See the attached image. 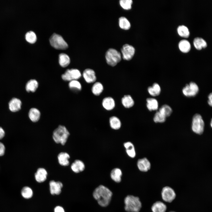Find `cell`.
I'll return each instance as SVG.
<instances>
[{
	"label": "cell",
	"instance_id": "cell-15",
	"mask_svg": "<svg viewBox=\"0 0 212 212\" xmlns=\"http://www.w3.org/2000/svg\"><path fill=\"white\" fill-rule=\"evenodd\" d=\"M21 102L19 99L14 98L12 99L9 103V110L12 112L19 111L21 109Z\"/></svg>",
	"mask_w": 212,
	"mask_h": 212
},
{
	"label": "cell",
	"instance_id": "cell-24",
	"mask_svg": "<svg viewBox=\"0 0 212 212\" xmlns=\"http://www.w3.org/2000/svg\"><path fill=\"white\" fill-rule=\"evenodd\" d=\"M124 146L126 149V151L127 155L131 158H134L136 155V153L133 144L130 142H127L124 144Z\"/></svg>",
	"mask_w": 212,
	"mask_h": 212
},
{
	"label": "cell",
	"instance_id": "cell-6",
	"mask_svg": "<svg viewBox=\"0 0 212 212\" xmlns=\"http://www.w3.org/2000/svg\"><path fill=\"white\" fill-rule=\"evenodd\" d=\"M49 41L51 45L58 49H65L68 45L60 35L54 33L50 37Z\"/></svg>",
	"mask_w": 212,
	"mask_h": 212
},
{
	"label": "cell",
	"instance_id": "cell-32",
	"mask_svg": "<svg viewBox=\"0 0 212 212\" xmlns=\"http://www.w3.org/2000/svg\"><path fill=\"white\" fill-rule=\"evenodd\" d=\"M103 86L101 83L99 82L95 83L92 88V91L94 95L96 96L99 95L103 92Z\"/></svg>",
	"mask_w": 212,
	"mask_h": 212
},
{
	"label": "cell",
	"instance_id": "cell-27",
	"mask_svg": "<svg viewBox=\"0 0 212 212\" xmlns=\"http://www.w3.org/2000/svg\"><path fill=\"white\" fill-rule=\"evenodd\" d=\"M178 47L180 51L184 53L188 52L191 49L190 42L186 39H183L180 41L178 44Z\"/></svg>",
	"mask_w": 212,
	"mask_h": 212
},
{
	"label": "cell",
	"instance_id": "cell-3",
	"mask_svg": "<svg viewBox=\"0 0 212 212\" xmlns=\"http://www.w3.org/2000/svg\"><path fill=\"white\" fill-rule=\"evenodd\" d=\"M69 135V132L65 127L59 125L53 132L52 137L56 143H60L64 145L66 142Z\"/></svg>",
	"mask_w": 212,
	"mask_h": 212
},
{
	"label": "cell",
	"instance_id": "cell-17",
	"mask_svg": "<svg viewBox=\"0 0 212 212\" xmlns=\"http://www.w3.org/2000/svg\"><path fill=\"white\" fill-rule=\"evenodd\" d=\"M85 165L81 160H77L72 163L71 168L74 173H78L83 171L85 169Z\"/></svg>",
	"mask_w": 212,
	"mask_h": 212
},
{
	"label": "cell",
	"instance_id": "cell-20",
	"mask_svg": "<svg viewBox=\"0 0 212 212\" xmlns=\"http://www.w3.org/2000/svg\"><path fill=\"white\" fill-rule=\"evenodd\" d=\"M28 115L30 119L33 122H37L40 117V111L38 109L34 108H32L30 110Z\"/></svg>",
	"mask_w": 212,
	"mask_h": 212
},
{
	"label": "cell",
	"instance_id": "cell-42",
	"mask_svg": "<svg viewBox=\"0 0 212 212\" xmlns=\"http://www.w3.org/2000/svg\"><path fill=\"white\" fill-rule=\"evenodd\" d=\"M5 132L3 128L0 126V140H2L5 136Z\"/></svg>",
	"mask_w": 212,
	"mask_h": 212
},
{
	"label": "cell",
	"instance_id": "cell-39",
	"mask_svg": "<svg viewBox=\"0 0 212 212\" xmlns=\"http://www.w3.org/2000/svg\"><path fill=\"white\" fill-rule=\"evenodd\" d=\"M166 117L159 111L156 112L153 117L154 121L155 123H163L166 120Z\"/></svg>",
	"mask_w": 212,
	"mask_h": 212
},
{
	"label": "cell",
	"instance_id": "cell-8",
	"mask_svg": "<svg viewBox=\"0 0 212 212\" xmlns=\"http://www.w3.org/2000/svg\"><path fill=\"white\" fill-rule=\"evenodd\" d=\"M81 76V73L79 70L72 69H67L64 74L62 75V78L65 81L70 82L73 80H77Z\"/></svg>",
	"mask_w": 212,
	"mask_h": 212
},
{
	"label": "cell",
	"instance_id": "cell-36",
	"mask_svg": "<svg viewBox=\"0 0 212 212\" xmlns=\"http://www.w3.org/2000/svg\"><path fill=\"white\" fill-rule=\"evenodd\" d=\"M21 194L24 198L29 199L32 196L33 192L31 188L28 186H25L22 189Z\"/></svg>",
	"mask_w": 212,
	"mask_h": 212
},
{
	"label": "cell",
	"instance_id": "cell-43",
	"mask_svg": "<svg viewBox=\"0 0 212 212\" xmlns=\"http://www.w3.org/2000/svg\"><path fill=\"white\" fill-rule=\"evenodd\" d=\"M208 105L211 106H212V94L211 93H210L208 96Z\"/></svg>",
	"mask_w": 212,
	"mask_h": 212
},
{
	"label": "cell",
	"instance_id": "cell-29",
	"mask_svg": "<svg viewBox=\"0 0 212 212\" xmlns=\"http://www.w3.org/2000/svg\"><path fill=\"white\" fill-rule=\"evenodd\" d=\"M38 86V83L36 80H31L27 82L26 85V90L28 92H34L37 88Z\"/></svg>",
	"mask_w": 212,
	"mask_h": 212
},
{
	"label": "cell",
	"instance_id": "cell-30",
	"mask_svg": "<svg viewBox=\"0 0 212 212\" xmlns=\"http://www.w3.org/2000/svg\"><path fill=\"white\" fill-rule=\"evenodd\" d=\"M109 123L110 127L113 129L118 130L121 127V121L117 117L113 116L111 117L109 119Z\"/></svg>",
	"mask_w": 212,
	"mask_h": 212
},
{
	"label": "cell",
	"instance_id": "cell-21",
	"mask_svg": "<svg viewBox=\"0 0 212 212\" xmlns=\"http://www.w3.org/2000/svg\"><path fill=\"white\" fill-rule=\"evenodd\" d=\"M166 209L165 204L160 201L155 202L151 207L153 212H165Z\"/></svg>",
	"mask_w": 212,
	"mask_h": 212
},
{
	"label": "cell",
	"instance_id": "cell-2",
	"mask_svg": "<svg viewBox=\"0 0 212 212\" xmlns=\"http://www.w3.org/2000/svg\"><path fill=\"white\" fill-rule=\"evenodd\" d=\"M125 209L128 212H139L142 207L139 198L132 195L127 196L125 198Z\"/></svg>",
	"mask_w": 212,
	"mask_h": 212
},
{
	"label": "cell",
	"instance_id": "cell-14",
	"mask_svg": "<svg viewBox=\"0 0 212 212\" xmlns=\"http://www.w3.org/2000/svg\"><path fill=\"white\" fill-rule=\"evenodd\" d=\"M47 173L46 170L43 168H39L34 174L36 181L39 183L43 182L47 178Z\"/></svg>",
	"mask_w": 212,
	"mask_h": 212
},
{
	"label": "cell",
	"instance_id": "cell-28",
	"mask_svg": "<svg viewBox=\"0 0 212 212\" xmlns=\"http://www.w3.org/2000/svg\"><path fill=\"white\" fill-rule=\"evenodd\" d=\"M59 60L60 65L63 67L67 66L70 62V59L69 56L64 53H61L59 54Z\"/></svg>",
	"mask_w": 212,
	"mask_h": 212
},
{
	"label": "cell",
	"instance_id": "cell-44",
	"mask_svg": "<svg viewBox=\"0 0 212 212\" xmlns=\"http://www.w3.org/2000/svg\"><path fill=\"white\" fill-rule=\"evenodd\" d=\"M212 120H211V127H212Z\"/></svg>",
	"mask_w": 212,
	"mask_h": 212
},
{
	"label": "cell",
	"instance_id": "cell-13",
	"mask_svg": "<svg viewBox=\"0 0 212 212\" xmlns=\"http://www.w3.org/2000/svg\"><path fill=\"white\" fill-rule=\"evenodd\" d=\"M137 165L138 169L142 172H147L151 167L150 162L145 158L139 159L137 161Z\"/></svg>",
	"mask_w": 212,
	"mask_h": 212
},
{
	"label": "cell",
	"instance_id": "cell-4",
	"mask_svg": "<svg viewBox=\"0 0 212 212\" xmlns=\"http://www.w3.org/2000/svg\"><path fill=\"white\" fill-rule=\"evenodd\" d=\"M105 57L109 65L114 67L121 61L122 56L120 52L113 48H110L106 51Z\"/></svg>",
	"mask_w": 212,
	"mask_h": 212
},
{
	"label": "cell",
	"instance_id": "cell-33",
	"mask_svg": "<svg viewBox=\"0 0 212 212\" xmlns=\"http://www.w3.org/2000/svg\"><path fill=\"white\" fill-rule=\"evenodd\" d=\"M177 30L178 34L181 37L185 38H188L190 35V32L188 28L183 25L179 26Z\"/></svg>",
	"mask_w": 212,
	"mask_h": 212
},
{
	"label": "cell",
	"instance_id": "cell-22",
	"mask_svg": "<svg viewBox=\"0 0 212 212\" xmlns=\"http://www.w3.org/2000/svg\"><path fill=\"white\" fill-rule=\"evenodd\" d=\"M161 90L160 86L157 83H154L152 86H149L148 88V93L153 97L156 96L160 95Z\"/></svg>",
	"mask_w": 212,
	"mask_h": 212
},
{
	"label": "cell",
	"instance_id": "cell-5",
	"mask_svg": "<svg viewBox=\"0 0 212 212\" xmlns=\"http://www.w3.org/2000/svg\"><path fill=\"white\" fill-rule=\"evenodd\" d=\"M204 122L201 115L197 113L194 115L192 119V129L195 133L202 134L204 131Z\"/></svg>",
	"mask_w": 212,
	"mask_h": 212
},
{
	"label": "cell",
	"instance_id": "cell-37",
	"mask_svg": "<svg viewBox=\"0 0 212 212\" xmlns=\"http://www.w3.org/2000/svg\"><path fill=\"white\" fill-rule=\"evenodd\" d=\"M25 39L28 42L33 44L37 40V36L35 33L32 31L27 32L25 35Z\"/></svg>",
	"mask_w": 212,
	"mask_h": 212
},
{
	"label": "cell",
	"instance_id": "cell-25",
	"mask_svg": "<svg viewBox=\"0 0 212 212\" xmlns=\"http://www.w3.org/2000/svg\"><path fill=\"white\" fill-rule=\"evenodd\" d=\"M121 102L124 107L127 108L132 107L134 105V101L130 95H124L122 99Z\"/></svg>",
	"mask_w": 212,
	"mask_h": 212
},
{
	"label": "cell",
	"instance_id": "cell-23",
	"mask_svg": "<svg viewBox=\"0 0 212 212\" xmlns=\"http://www.w3.org/2000/svg\"><path fill=\"white\" fill-rule=\"evenodd\" d=\"M122 175L121 170L118 168L113 169L110 173L111 179L116 183L120 182L121 180V177Z\"/></svg>",
	"mask_w": 212,
	"mask_h": 212
},
{
	"label": "cell",
	"instance_id": "cell-11",
	"mask_svg": "<svg viewBox=\"0 0 212 212\" xmlns=\"http://www.w3.org/2000/svg\"><path fill=\"white\" fill-rule=\"evenodd\" d=\"M49 186L50 193L52 195L59 194L63 186L62 183L60 181H55L54 180L49 182Z\"/></svg>",
	"mask_w": 212,
	"mask_h": 212
},
{
	"label": "cell",
	"instance_id": "cell-16",
	"mask_svg": "<svg viewBox=\"0 0 212 212\" xmlns=\"http://www.w3.org/2000/svg\"><path fill=\"white\" fill-rule=\"evenodd\" d=\"M102 104L103 107L107 110H112L115 106L114 100L110 97L104 98L102 101Z\"/></svg>",
	"mask_w": 212,
	"mask_h": 212
},
{
	"label": "cell",
	"instance_id": "cell-35",
	"mask_svg": "<svg viewBox=\"0 0 212 212\" xmlns=\"http://www.w3.org/2000/svg\"><path fill=\"white\" fill-rule=\"evenodd\" d=\"M69 86L70 90L75 92L80 91L82 88L80 83L77 80H73L70 81Z\"/></svg>",
	"mask_w": 212,
	"mask_h": 212
},
{
	"label": "cell",
	"instance_id": "cell-45",
	"mask_svg": "<svg viewBox=\"0 0 212 212\" xmlns=\"http://www.w3.org/2000/svg\"><path fill=\"white\" fill-rule=\"evenodd\" d=\"M174 212V211H170V212Z\"/></svg>",
	"mask_w": 212,
	"mask_h": 212
},
{
	"label": "cell",
	"instance_id": "cell-9",
	"mask_svg": "<svg viewBox=\"0 0 212 212\" xmlns=\"http://www.w3.org/2000/svg\"><path fill=\"white\" fill-rule=\"evenodd\" d=\"M122 58L125 60L129 61L133 57L135 49L132 46L128 44H124L121 49Z\"/></svg>",
	"mask_w": 212,
	"mask_h": 212
},
{
	"label": "cell",
	"instance_id": "cell-12",
	"mask_svg": "<svg viewBox=\"0 0 212 212\" xmlns=\"http://www.w3.org/2000/svg\"><path fill=\"white\" fill-rule=\"evenodd\" d=\"M83 76L85 81L88 83L94 82L96 80L95 72L90 69H86L83 72Z\"/></svg>",
	"mask_w": 212,
	"mask_h": 212
},
{
	"label": "cell",
	"instance_id": "cell-1",
	"mask_svg": "<svg viewBox=\"0 0 212 212\" xmlns=\"http://www.w3.org/2000/svg\"><path fill=\"white\" fill-rule=\"evenodd\" d=\"M112 195V192L109 188L102 185L96 188L93 193V196L98 204L103 207L109 204Z\"/></svg>",
	"mask_w": 212,
	"mask_h": 212
},
{
	"label": "cell",
	"instance_id": "cell-18",
	"mask_svg": "<svg viewBox=\"0 0 212 212\" xmlns=\"http://www.w3.org/2000/svg\"><path fill=\"white\" fill-rule=\"evenodd\" d=\"M58 160L59 164L61 165L67 166L69 165V154L66 152H61L58 155Z\"/></svg>",
	"mask_w": 212,
	"mask_h": 212
},
{
	"label": "cell",
	"instance_id": "cell-41",
	"mask_svg": "<svg viewBox=\"0 0 212 212\" xmlns=\"http://www.w3.org/2000/svg\"><path fill=\"white\" fill-rule=\"evenodd\" d=\"M54 212H65L64 208L60 206H56L54 209Z\"/></svg>",
	"mask_w": 212,
	"mask_h": 212
},
{
	"label": "cell",
	"instance_id": "cell-34",
	"mask_svg": "<svg viewBox=\"0 0 212 212\" xmlns=\"http://www.w3.org/2000/svg\"><path fill=\"white\" fill-rule=\"evenodd\" d=\"M158 111L166 117L171 115L172 112V110L169 106L165 104L162 106Z\"/></svg>",
	"mask_w": 212,
	"mask_h": 212
},
{
	"label": "cell",
	"instance_id": "cell-10",
	"mask_svg": "<svg viewBox=\"0 0 212 212\" xmlns=\"http://www.w3.org/2000/svg\"><path fill=\"white\" fill-rule=\"evenodd\" d=\"M161 196L163 199L164 201L170 203L175 199L176 194L172 188L166 186L162 189Z\"/></svg>",
	"mask_w": 212,
	"mask_h": 212
},
{
	"label": "cell",
	"instance_id": "cell-38",
	"mask_svg": "<svg viewBox=\"0 0 212 212\" xmlns=\"http://www.w3.org/2000/svg\"><path fill=\"white\" fill-rule=\"evenodd\" d=\"M133 1L132 0H120L119 3L121 6L125 10H129L131 9Z\"/></svg>",
	"mask_w": 212,
	"mask_h": 212
},
{
	"label": "cell",
	"instance_id": "cell-26",
	"mask_svg": "<svg viewBox=\"0 0 212 212\" xmlns=\"http://www.w3.org/2000/svg\"><path fill=\"white\" fill-rule=\"evenodd\" d=\"M193 43L195 48L198 50H201L202 48H205L207 46L206 42L201 37H197L195 38Z\"/></svg>",
	"mask_w": 212,
	"mask_h": 212
},
{
	"label": "cell",
	"instance_id": "cell-19",
	"mask_svg": "<svg viewBox=\"0 0 212 212\" xmlns=\"http://www.w3.org/2000/svg\"><path fill=\"white\" fill-rule=\"evenodd\" d=\"M146 106L150 111L157 110L158 107V102L153 98H148L146 99Z\"/></svg>",
	"mask_w": 212,
	"mask_h": 212
},
{
	"label": "cell",
	"instance_id": "cell-31",
	"mask_svg": "<svg viewBox=\"0 0 212 212\" xmlns=\"http://www.w3.org/2000/svg\"><path fill=\"white\" fill-rule=\"evenodd\" d=\"M119 25L122 29L127 30L131 27L130 23L128 19L125 17L121 16L119 19Z\"/></svg>",
	"mask_w": 212,
	"mask_h": 212
},
{
	"label": "cell",
	"instance_id": "cell-7",
	"mask_svg": "<svg viewBox=\"0 0 212 212\" xmlns=\"http://www.w3.org/2000/svg\"><path fill=\"white\" fill-rule=\"evenodd\" d=\"M199 90V87L197 85L195 82H191L189 84H186L183 87L182 92L184 96L191 97L196 95Z\"/></svg>",
	"mask_w": 212,
	"mask_h": 212
},
{
	"label": "cell",
	"instance_id": "cell-40",
	"mask_svg": "<svg viewBox=\"0 0 212 212\" xmlns=\"http://www.w3.org/2000/svg\"><path fill=\"white\" fill-rule=\"evenodd\" d=\"M6 148L4 144L0 141V157L3 156L5 153Z\"/></svg>",
	"mask_w": 212,
	"mask_h": 212
}]
</instances>
